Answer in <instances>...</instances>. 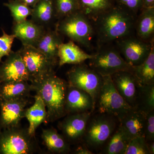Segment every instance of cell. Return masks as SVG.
Listing matches in <instances>:
<instances>
[{"instance_id":"cell-1","label":"cell","mask_w":154,"mask_h":154,"mask_svg":"<svg viewBox=\"0 0 154 154\" xmlns=\"http://www.w3.org/2000/svg\"><path fill=\"white\" fill-rule=\"evenodd\" d=\"M137 14L116 4L92 22L97 45L114 43L134 33Z\"/></svg>"},{"instance_id":"cell-2","label":"cell","mask_w":154,"mask_h":154,"mask_svg":"<svg viewBox=\"0 0 154 154\" xmlns=\"http://www.w3.org/2000/svg\"><path fill=\"white\" fill-rule=\"evenodd\" d=\"M31 84L33 91L40 96L46 106L47 122H54L66 115L65 106L68 82L58 77L55 72Z\"/></svg>"},{"instance_id":"cell-3","label":"cell","mask_w":154,"mask_h":154,"mask_svg":"<svg viewBox=\"0 0 154 154\" xmlns=\"http://www.w3.org/2000/svg\"><path fill=\"white\" fill-rule=\"evenodd\" d=\"M55 26L61 35L70 40L87 49L93 48L92 42L95 37L93 22L80 11L58 20Z\"/></svg>"},{"instance_id":"cell-4","label":"cell","mask_w":154,"mask_h":154,"mask_svg":"<svg viewBox=\"0 0 154 154\" xmlns=\"http://www.w3.org/2000/svg\"><path fill=\"white\" fill-rule=\"evenodd\" d=\"M119 124L115 116L106 113H92L82 142L91 150L101 149Z\"/></svg>"},{"instance_id":"cell-5","label":"cell","mask_w":154,"mask_h":154,"mask_svg":"<svg viewBox=\"0 0 154 154\" xmlns=\"http://www.w3.org/2000/svg\"><path fill=\"white\" fill-rule=\"evenodd\" d=\"M92 54L88 65L102 76L121 71L132 73L133 66L125 61L114 43L97 45Z\"/></svg>"},{"instance_id":"cell-6","label":"cell","mask_w":154,"mask_h":154,"mask_svg":"<svg viewBox=\"0 0 154 154\" xmlns=\"http://www.w3.org/2000/svg\"><path fill=\"white\" fill-rule=\"evenodd\" d=\"M35 137L21 125L0 130V154H30L36 152Z\"/></svg>"},{"instance_id":"cell-7","label":"cell","mask_w":154,"mask_h":154,"mask_svg":"<svg viewBox=\"0 0 154 154\" xmlns=\"http://www.w3.org/2000/svg\"><path fill=\"white\" fill-rule=\"evenodd\" d=\"M103 77V83L95 103V109L100 113L115 116L119 121L132 108L119 94L110 76Z\"/></svg>"},{"instance_id":"cell-8","label":"cell","mask_w":154,"mask_h":154,"mask_svg":"<svg viewBox=\"0 0 154 154\" xmlns=\"http://www.w3.org/2000/svg\"><path fill=\"white\" fill-rule=\"evenodd\" d=\"M69 85L86 91L94 99H96L102 88L103 77L85 62L74 65L66 73Z\"/></svg>"},{"instance_id":"cell-9","label":"cell","mask_w":154,"mask_h":154,"mask_svg":"<svg viewBox=\"0 0 154 154\" xmlns=\"http://www.w3.org/2000/svg\"><path fill=\"white\" fill-rule=\"evenodd\" d=\"M19 51L29 74L31 84L38 82L55 72L54 69L56 66L36 47L22 45Z\"/></svg>"},{"instance_id":"cell-10","label":"cell","mask_w":154,"mask_h":154,"mask_svg":"<svg viewBox=\"0 0 154 154\" xmlns=\"http://www.w3.org/2000/svg\"><path fill=\"white\" fill-rule=\"evenodd\" d=\"M114 43L125 61L132 66L143 62L154 46V41L151 42L143 41L135 33L120 38Z\"/></svg>"},{"instance_id":"cell-11","label":"cell","mask_w":154,"mask_h":154,"mask_svg":"<svg viewBox=\"0 0 154 154\" xmlns=\"http://www.w3.org/2000/svg\"><path fill=\"white\" fill-rule=\"evenodd\" d=\"M92 113L68 114L58 124L63 135L69 143L82 142Z\"/></svg>"},{"instance_id":"cell-12","label":"cell","mask_w":154,"mask_h":154,"mask_svg":"<svg viewBox=\"0 0 154 154\" xmlns=\"http://www.w3.org/2000/svg\"><path fill=\"white\" fill-rule=\"evenodd\" d=\"M28 102V98L0 100V130L20 125Z\"/></svg>"},{"instance_id":"cell-13","label":"cell","mask_w":154,"mask_h":154,"mask_svg":"<svg viewBox=\"0 0 154 154\" xmlns=\"http://www.w3.org/2000/svg\"><path fill=\"white\" fill-rule=\"evenodd\" d=\"M25 81L30 77L19 51H12L0 65V84Z\"/></svg>"},{"instance_id":"cell-14","label":"cell","mask_w":154,"mask_h":154,"mask_svg":"<svg viewBox=\"0 0 154 154\" xmlns=\"http://www.w3.org/2000/svg\"><path fill=\"white\" fill-rule=\"evenodd\" d=\"M66 115L82 113H94L95 102L88 93L68 84L65 106Z\"/></svg>"},{"instance_id":"cell-15","label":"cell","mask_w":154,"mask_h":154,"mask_svg":"<svg viewBox=\"0 0 154 154\" xmlns=\"http://www.w3.org/2000/svg\"><path fill=\"white\" fill-rule=\"evenodd\" d=\"M116 91L131 107L136 105L140 83L132 73L125 71L116 72L110 75Z\"/></svg>"},{"instance_id":"cell-16","label":"cell","mask_w":154,"mask_h":154,"mask_svg":"<svg viewBox=\"0 0 154 154\" xmlns=\"http://www.w3.org/2000/svg\"><path fill=\"white\" fill-rule=\"evenodd\" d=\"M45 29L32 20L26 19L19 23L13 24L12 34L22 42L23 45L35 47Z\"/></svg>"},{"instance_id":"cell-17","label":"cell","mask_w":154,"mask_h":154,"mask_svg":"<svg viewBox=\"0 0 154 154\" xmlns=\"http://www.w3.org/2000/svg\"><path fill=\"white\" fill-rule=\"evenodd\" d=\"M61 35L55 28H47L35 46L56 66L58 64L59 48L63 42Z\"/></svg>"},{"instance_id":"cell-18","label":"cell","mask_w":154,"mask_h":154,"mask_svg":"<svg viewBox=\"0 0 154 154\" xmlns=\"http://www.w3.org/2000/svg\"><path fill=\"white\" fill-rule=\"evenodd\" d=\"M146 114L132 107L119 120V125L131 140L144 136Z\"/></svg>"},{"instance_id":"cell-19","label":"cell","mask_w":154,"mask_h":154,"mask_svg":"<svg viewBox=\"0 0 154 154\" xmlns=\"http://www.w3.org/2000/svg\"><path fill=\"white\" fill-rule=\"evenodd\" d=\"M92 57L81 49L75 42L69 40L66 43L60 44L58 52L59 66L65 64L77 65L83 63Z\"/></svg>"},{"instance_id":"cell-20","label":"cell","mask_w":154,"mask_h":154,"mask_svg":"<svg viewBox=\"0 0 154 154\" xmlns=\"http://www.w3.org/2000/svg\"><path fill=\"white\" fill-rule=\"evenodd\" d=\"M30 17L31 20L45 29L51 28L57 20L54 0H38L32 8Z\"/></svg>"},{"instance_id":"cell-21","label":"cell","mask_w":154,"mask_h":154,"mask_svg":"<svg viewBox=\"0 0 154 154\" xmlns=\"http://www.w3.org/2000/svg\"><path fill=\"white\" fill-rule=\"evenodd\" d=\"M134 33L143 41L149 42L154 41V8L143 9L137 14Z\"/></svg>"},{"instance_id":"cell-22","label":"cell","mask_w":154,"mask_h":154,"mask_svg":"<svg viewBox=\"0 0 154 154\" xmlns=\"http://www.w3.org/2000/svg\"><path fill=\"white\" fill-rule=\"evenodd\" d=\"M34 104L31 107L25 109V118L29 122L28 130L30 135L35 137L37 128L44 122H47V112L46 106L40 96H34Z\"/></svg>"},{"instance_id":"cell-23","label":"cell","mask_w":154,"mask_h":154,"mask_svg":"<svg viewBox=\"0 0 154 154\" xmlns=\"http://www.w3.org/2000/svg\"><path fill=\"white\" fill-rule=\"evenodd\" d=\"M33 87L27 81H21L1 84L0 100L28 98Z\"/></svg>"},{"instance_id":"cell-24","label":"cell","mask_w":154,"mask_h":154,"mask_svg":"<svg viewBox=\"0 0 154 154\" xmlns=\"http://www.w3.org/2000/svg\"><path fill=\"white\" fill-rule=\"evenodd\" d=\"M42 138L47 149L52 152L67 154L70 151V144L63 135L54 128L43 129Z\"/></svg>"},{"instance_id":"cell-25","label":"cell","mask_w":154,"mask_h":154,"mask_svg":"<svg viewBox=\"0 0 154 154\" xmlns=\"http://www.w3.org/2000/svg\"><path fill=\"white\" fill-rule=\"evenodd\" d=\"M131 139L119 124L99 154H125Z\"/></svg>"},{"instance_id":"cell-26","label":"cell","mask_w":154,"mask_h":154,"mask_svg":"<svg viewBox=\"0 0 154 154\" xmlns=\"http://www.w3.org/2000/svg\"><path fill=\"white\" fill-rule=\"evenodd\" d=\"M79 11L92 22L115 5L114 0H78Z\"/></svg>"},{"instance_id":"cell-27","label":"cell","mask_w":154,"mask_h":154,"mask_svg":"<svg viewBox=\"0 0 154 154\" xmlns=\"http://www.w3.org/2000/svg\"><path fill=\"white\" fill-rule=\"evenodd\" d=\"M132 73L141 85H154V46L143 62L133 66Z\"/></svg>"},{"instance_id":"cell-28","label":"cell","mask_w":154,"mask_h":154,"mask_svg":"<svg viewBox=\"0 0 154 154\" xmlns=\"http://www.w3.org/2000/svg\"><path fill=\"white\" fill-rule=\"evenodd\" d=\"M134 108L145 114L154 110V85L140 84Z\"/></svg>"},{"instance_id":"cell-29","label":"cell","mask_w":154,"mask_h":154,"mask_svg":"<svg viewBox=\"0 0 154 154\" xmlns=\"http://www.w3.org/2000/svg\"><path fill=\"white\" fill-rule=\"evenodd\" d=\"M4 5L11 12L13 24L25 21L32 14V8L20 0H9L8 2L4 3Z\"/></svg>"},{"instance_id":"cell-30","label":"cell","mask_w":154,"mask_h":154,"mask_svg":"<svg viewBox=\"0 0 154 154\" xmlns=\"http://www.w3.org/2000/svg\"><path fill=\"white\" fill-rule=\"evenodd\" d=\"M57 21L79 11L78 0H54Z\"/></svg>"},{"instance_id":"cell-31","label":"cell","mask_w":154,"mask_h":154,"mask_svg":"<svg viewBox=\"0 0 154 154\" xmlns=\"http://www.w3.org/2000/svg\"><path fill=\"white\" fill-rule=\"evenodd\" d=\"M125 154H150L144 136H138L130 141Z\"/></svg>"},{"instance_id":"cell-32","label":"cell","mask_w":154,"mask_h":154,"mask_svg":"<svg viewBox=\"0 0 154 154\" xmlns=\"http://www.w3.org/2000/svg\"><path fill=\"white\" fill-rule=\"evenodd\" d=\"M3 34L0 36V62L3 57L8 56L12 52V47L16 36L14 34H8L2 29Z\"/></svg>"},{"instance_id":"cell-33","label":"cell","mask_w":154,"mask_h":154,"mask_svg":"<svg viewBox=\"0 0 154 154\" xmlns=\"http://www.w3.org/2000/svg\"><path fill=\"white\" fill-rule=\"evenodd\" d=\"M144 137L147 142L154 141V110L146 114Z\"/></svg>"},{"instance_id":"cell-34","label":"cell","mask_w":154,"mask_h":154,"mask_svg":"<svg viewBox=\"0 0 154 154\" xmlns=\"http://www.w3.org/2000/svg\"><path fill=\"white\" fill-rule=\"evenodd\" d=\"M116 4L120 5L137 15L141 9L142 0H114Z\"/></svg>"},{"instance_id":"cell-35","label":"cell","mask_w":154,"mask_h":154,"mask_svg":"<svg viewBox=\"0 0 154 154\" xmlns=\"http://www.w3.org/2000/svg\"><path fill=\"white\" fill-rule=\"evenodd\" d=\"M74 153L76 154H94L93 152L90 149L88 148L85 144L83 143L82 145L79 146L77 147L75 149Z\"/></svg>"},{"instance_id":"cell-36","label":"cell","mask_w":154,"mask_h":154,"mask_svg":"<svg viewBox=\"0 0 154 154\" xmlns=\"http://www.w3.org/2000/svg\"><path fill=\"white\" fill-rule=\"evenodd\" d=\"M152 8H154V0H142L140 11L143 9Z\"/></svg>"},{"instance_id":"cell-37","label":"cell","mask_w":154,"mask_h":154,"mask_svg":"<svg viewBox=\"0 0 154 154\" xmlns=\"http://www.w3.org/2000/svg\"><path fill=\"white\" fill-rule=\"evenodd\" d=\"M21 2H23L26 5L30 6L31 8H33L36 5L38 0H20Z\"/></svg>"},{"instance_id":"cell-38","label":"cell","mask_w":154,"mask_h":154,"mask_svg":"<svg viewBox=\"0 0 154 154\" xmlns=\"http://www.w3.org/2000/svg\"><path fill=\"white\" fill-rule=\"evenodd\" d=\"M148 147L150 154H154V141L147 142Z\"/></svg>"},{"instance_id":"cell-39","label":"cell","mask_w":154,"mask_h":154,"mask_svg":"<svg viewBox=\"0 0 154 154\" xmlns=\"http://www.w3.org/2000/svg\"><path fill=\"white\" fill-rule=\"evenodd\" d=\"M1 84H0V88H1Z\"/></svg>"}]
</instances>
